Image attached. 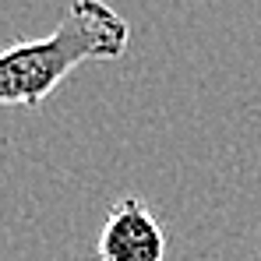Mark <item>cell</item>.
<instances>
[{
    "mask_svg": "<svg viewBox=\"0 0 261 261\" xmlns=\"http://www.w3.org/2000/svg\"><path fill=\"white\" fill-rule=\"evenodd\" d=\"M130 25L106 0H74L43 39H18L0 49V106H39L82 64L120 60Z\"/></svg>",
    "mask_w": 261,
    "mask_h": 261,
    "instance_id": "cell-1",
    "label": "cell"
},
{
    "mask_svg": "<svg viewBox=\"0 0 261 261\" xmlns=\"http://www.w3.org/2000/svg\"><path fill=\"white\" fill-rule=\"evenodd\" d=\"M99 261H166V233L141 198H120L99 229Z\"/></svg>",
    "mask_w": 261,
    "mask_h": 261,
    "instance_id": "cell-2",
    "label": "cell"
}]
</instances>
